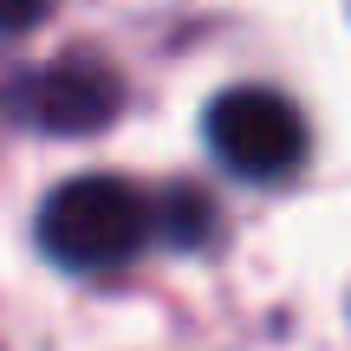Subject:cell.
<instances>
[{"instance_id": "7a4b0ae2", "label": "cell", "mask_w": 351, "mask_h": 351, "mask_svg": "<svg viewBox=\"0 0 351 351\" xmlns=\"http://www.w3.org/2000/svg\"><path fill=\"white\" fill-rule=\"evenodd\" d=\"M208 150L247 182H280L306 156V117L280 91H228L208 104Z\"/></svg>"}, {"instance_id": "6da1fadb", "label": "cell", "mask_w": 351, "mask_h": 351, "mask_svg": "<svg viewBox=\"0 0 351 351\" xmlns=\"http://www.w3.org/2000/svg\"><path fill=\"white\" fill-rule=\"evenodd\" d=\"M156 202L130 189L124 176H78V182L52 189L39 208V247L65 274H111V267L137 261L156 234Z\"/></svg>"}, {"instance_id": "277c9868", "label": "cell", "mask_w": 351, "mask_h": 351, "mask_svg": "<svg viewBox=\"0 0 351 351\" xmlns=\"http://www.w3.org/2000/svg\"><path fill=\"white\" fill-rule=\"evenodd\" d=\"M52 0H0V33H26V26L46 20Z\"/></svg>"}, {"instance_id": "3957f363", "label": "cell", "mask_w": 351, "mask_h": 351, "mask_svg": "<svg viewBox=\"0 0 351 351\" xmlns=\"http://www.w3.org/2000/svg\"><path fill=\"white\" fill-rule=\"evenodd\" d=\"M20 104L26 117H33L39 130H104L117 117V104H124V85L111 78V65L91 59V52H65V59L39 65L33 78L20 85Z\"/></svg>"}]
</instances>
